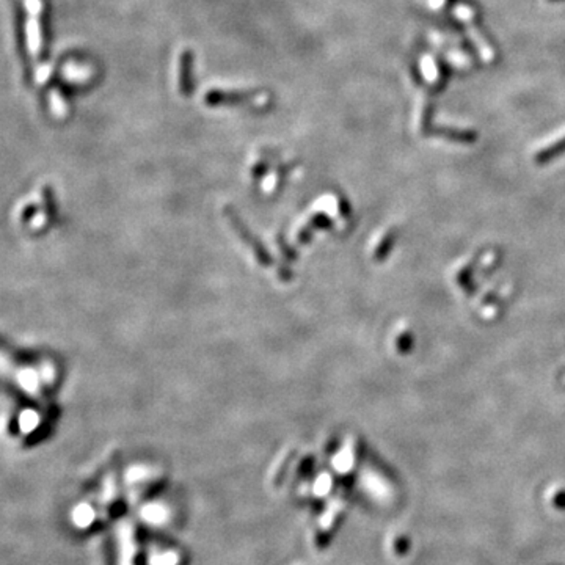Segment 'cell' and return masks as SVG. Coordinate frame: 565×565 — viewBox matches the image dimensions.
Wrapping results in <instances>:
<instances>
[{"mask_svg":"<svg viewBox=\"0 0 565 565\" xmlns=\"http://www.w3.org/2000/svg\"><path fill=\"white\" fill-rule=\"evenodd\" d=\"M455 16H457V18L462 22H465V24H466L468 32H470V37H471L473 41H475V44L477 46L479 54H481L482 59L485 61L493 60L492 46H488V43L485 41L482 33L479 32L477 26L475 24V19H476L475 10H473L471 7H468V5H465V3H460V5H457V7H455Z\"/></svg>","mask_w":565,"mask_h":565,"instance_id":"6da1fadb","label":"cell"},{"mask_svg":"<svg viewBox=\"0 0 565 565\" xmlns=\"http://www.w3.org/2000/svg\"><path fill=\"white\" fill-rule=\"evenodd\" d=\"M118 546H119V565H135V534L134 526L129 522H123L118 524Z\"/></svg>","mask_w":565,"mask_h":565,"instance_id":"7a4b0ae2","label":"cell"},{"mask_svg":"<svg viewBox=\"0 0 565 565\" xmlns=\"http://www.w3.org/2000/svg\"><path fill=\"white\" fill-rule=\"evenodd\" d=\"M140 515L141 518H143V522H146L148 524H152V526H162V524L168 522L170 511L167 506L161 504V502H150V504L141 507Z\"/></svg>","mask_w":565,"mask_h":565,"instance_id":"3957f363","label":"cell"},{"mask_svg":"<svg viewBox=\"0 0 565 565\" xmlns=\"http://www.w3.org/2000/svg\"><path fill=\"white\" fill-rule=\"evenodd\" d=\"M363 487H366V492L375 499H386L390 495L386 484L375 475L363 476Z\"/></svg>","mask_w":565,"mask_h":565,"instance_id":"277c9868","label":"cell"},{"mask_svg":"<svg viewBox=\"0 0 565 565\" xmlns=\"http://www.w3.org/2000/svg\"><path fill=\"white\" fill-rule=\"evenodd\" d=\"M565 152V135L561 137L555 143H550L545 148H542V150L535 154L534 161L537 163H546L548 161H551V159L557 157L559 154Z\"/></svg>","mask_w":565,"mask_h":565,"instance_id":"5b68a950","label":"cell"},{"mask_svg":"<svg viewBox=\"0 0 565 565\" xmlns=\"http://www.w3.org/2000/svg\"><path fill=\"white\" fill-rule=\"evenodd\" d=\"M422 74H424L426 81L432 85H438L439 77L443 76L442 68L438 66L435 59H432L430 55H427L422 59Z\"/></svg>","mask_w":565,"mask_h":565,"instance_id":"8992f818","label":"cell"},{"mask_svg":"<svg viewBox=\"0 0 565 565\" xmlns=\"http://www.w3.org/2000/svg\"><path fill=\"white\" fill-rule=\"evenodd\" d=\"M333 466L338 473L350 471V468L353 466V449L350 446L342 449L341 453L333 459Z\"/></svg>","mask_w":565,"mask_h":565,"instance_id":"52a82bcc","label":"cell"},{"mask_svg":"<svg viewBox=\"0 0 565 565\" xmlns=\"http://www.w3.org/2000/svg\"><path fill=\"white\" fill-rule=\"evenodd\" d=\"M148 565H179V555L176 551L152 553L148 557Z\"/></svg>","mask_w":565,"mask_h":565,"instance_id":"ba28073f","label":"cell"},{"mask_svg":"<svg viewBox=\"0 0 565 565\" xmlns=\"http://www.w3.org/2000/svg\"><path fill=\"white\" fill-rule=\"evenodd\" d=\"M190 54H186L181 59V70H179V90L181 93H187L190 90Z\"/></svg>","mask_w":565,"mask_h":565,"instance_id":"9c48e42d","label":"cell"},{"mask_svg":"<svg viewBox=\"0 0 565 565\" xmlns=\"http://www.w3.org/2000/svg\"><path fill=\"white\" fill-rule=\"evenodd\" d=\"M341 509H342V501L335 499V501L330 502V504L327 506V509H325V512H324L322 518H321V526L324 529H328L330 526H332L335 517L338 515V513L341 512Z\"/></svg>","mask_w":565,"mask_h":565,"instance_id":"30bf717a","label":"cell"},{"mask_svg":"<svg viewBox=\"0 0 565 565\" xmlns=\"http://www.w3.org/2000/svg\"><path fill=\"white\" fill-rule=\"evenodd\" d=\"M95 520V512L90 506L82 504L77 507V511L74 512V522H76L79 526H88V524Z\"/></svg>","mask_w":565,"mask_h":565,"instance_id":"8fae6325","label":"cell"},{"mask_svg":"<svg viewBox=\"0 0 565 565\" xmlns=\"http://www.w3.org/2000/svg\"><path fill=\"white\" fill-rule=\"evenodd\" d=\"M332 477L328 475H322L316 479V482L313 485V493L319 496V498H322V496L328 495L330 490H332Z\"/></svg>","mask_w":565,"mask_h":565,"instance_id":"7c38bea8","label":"cell"},{"mask_svg":"<svg viewBox=\"0 0 565 565\" xmlns=\"http://www.w3.org/2000/svg\"><path fill=\"white\" fill-rule=\"evenodd\" d=\"M429 117H430V107H429V102H426V99H424V104L421 106L419 115H418V126H419V128H424L426 123L429 121Z\"/></svg>","mask_w":565,"mask_h":565,"instance_id":"4fadbf2b","label":"cell"},{"mask_svg":"<svg viewBox=\"0 0 565 565\" xmlns=\"http://www.w3.org/2000/svg\"><path fill=\"white\" fill-rule=\"evenodd\" d=\"M551 504H555L557 509H564L565 507V490H555L553 492V498H551Z\"/></svg>","mask_w":565,"mask_h":565,"instance_id":"5bb4252c","label":"cell"},{"mask_svg":"<svg viewBox=\"0 0 565 565\" xmlns=\"http://www.w3.org/2000/svg\"><path fill=\"white\" fill-rule=\"evenodd\" d=\"M444 3H446V0H429L430 8L433 10H442L444 7Z\"/></svg>","mask_w":565,"mask_h":565,"instance_id":"9a60e30c","label":"cell"},{"mask_svg":"<svg viewBox=\"0 0 565 565\" xmlns=\"http://www.w3.org/2000/svg\"><path fill=\"white\" fill-rule=\"evenodd\" d=\"M550 2H559V0H550Z\"/></svg>","mask_w":565,"mask_h":565,"instance_id":"2e32d148","label":"cell"}]
</instances>
